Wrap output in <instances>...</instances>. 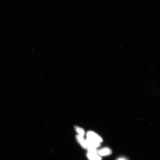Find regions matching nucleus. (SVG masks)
I'll return each instance as SVG.
<instances>
[{
	"mask_svg": "<svg viewBox=\"0 0 160 160\" xmlns=\"http://www.w3.org/2000/svg\"><path fill=\"white\" fill-rule=\"evenodd\" d=\"M87 139L92 140V141L99 142L101 143L102 141V139L97 134L93 131H89L87 134Z\"/></svg>",
	"mask_w": 160,
	"mask_h": 160,
	"instance_id": "nucleus-1",
	"label": "nucleus"
},
{
	"mask_svg": "<svg viewBox=\"0 0 160 160\" xmlns=\"http://www.w3.org/2000/svg\"><path fill=\"white\" fill-rule=\"evenodd\" d=\"M87 149L88 152L91 153H98V151L97 148L92 147H88Z\"/></svg>",
	"mask_w": 160,
	"mask_h": 160,
	"instance_id": "nucleus-7",
	"label": "nucleus"
},
{
	"mask_svg": "<svg viewBox=\"0 0 160 160\" xmlns=\"http://www.w3.org/2000/svg\"><path fill=\"white\" fill-rule=\"evenodd\" d=\"M87 144V148L88 147H92L97 148L100 147L101 145V143L99 142L92 141V140L87 139H86Z\"/></svg>",
	"mask_w": 160,
	"mask_h": 160,
	"instance_id": "nucleus-4",
	"label": "nucleus"
},
{
	"mask_svg": "<svg viewBox=\"0 0 160 160\" xmlns=\"http://www.w3.org/2000/svg\"><path fill=\"white\" fill-rule=\"evenodd\" d=\"M87 157L89 160H101V158L98 153H88Z\"/></svg>",
	"mask_w": 160,
	"mask_h": 160,
	"instance_id": "nucleus-5",
	"label": "nucleus"
},
{
	"mask_svg": "<svg viewBox=\"0 0 160 160\" xmlns=\"http://www.w3.org/2000/svg\"><path fill=\"white\" fill-rule=\"evenodd\" d=\"M98 154L101 156H107L111 154L112 151L109 148H105L98 151Z\"/></svg>",
	"mask_w": 160,
	"mask_h": 160,
	"instance_id": "nucleus-3",
	"label": "nucleus"
},
{
	"mask_svg": "<svg viewBox=\"0 0 160 160\" xmlns=\"http://www.w3.org/2000/svg\"><path fill=\"white\" fill-rule=\"evenodd\" d=\"M76 139L77 142L79 143L80 145L84 148L87 149V141L82 136L78 135L76 136Z\"/></svg>",
	"mask_w": 160,
	"mask_h": 160,
	"instance_id": "nucleus-2",
	"label": "nucleus"
},
{
	"mask_svg": "<svg viewBox=\"0 0 160 160\" xmlns=\"http://www.w3.org/2000/svg\"><path fill=\"white\" fill-rule=\"evenodd\" d=\"M117 160H126L125 159L123 158H120L118 159Z\"/></svg>",
	"mask_w": 160,
	"mask_h": 160,
	"instance_id": "nucleus-8",
	"label": "nucleus"
},
{
	"mask_svg": "<svg viewBox=\"0 0 160 160\" xmlns=\"http://www.w3.org/2000/svg\"><path fill=\"white\" fill-rule=\"evenodd\" d=\"M75 129L79 135L82 136V137H83L84 135L85 132L84 130L82 128L78 127V126H75Z\"/></svg>",
	"mask_w": 160,
	"mask_h": 160,
	"instance_id": "nucleus-6",
	"label": "nucleus"
}]
</instances>
